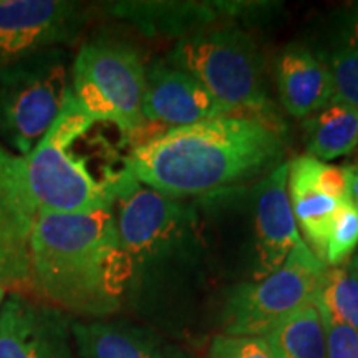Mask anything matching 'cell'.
<instances>
[{
	"label": "cell",
	"instance_id": "cell-12",
	"mask_svg": "<svg viewBox=\"0 0 358 358\" xmlns=\"http://www.w3.org/2000/svg\"><path fill=\"white\" fill-rule=\"evenodd\" d=\"M236 111L214 98L198 80L168 62L158 60L146 70L143 101L146 123L174 129L231 116Z\"/></svg>",
	"mask_w": 358,
	"mask_h": 358
},
{
	"label": "cell",
	"instance_id": "cell-7",
	"mask_svg": "<svg viewBox=\"0 0 358 358\" xmlns=\"http://www.w3.org/2000/svg\"><path fill=\"white\" fill-rule=\"evenodd\" d=\"M164 62L186 71L231 108H267L262 53L254 38L237 25H216L187 35Z\"/></svg>",
	"mask_w": 358,
	"mask_h": 358
},
{
	"label": "cell",
	"instance_id": "cell-2",
	"mask_svg": "<svg viewBox=\"0 0 358 358\" xmlns=\"http://www.w3.org/2000/svg\"><path fill=\"white\" fill-rule=\"evenodd\" d=\"M113 208L93 213H38L30 234L29 297L62 312L105 317L131 287Z\"/></svg>",
	"mask_w": 358,
	"mask_h": 358
},
{
	"label": "cell",
	"instance_id": "cell-22",
	"mask_svg": "<svg viewBox=\"0 0 358 358\" xmlns=\"http://www.w3.org/2000/svg\"><path fill=\"white\" fill-rule=\"evenodd\" d=\"M358 245V211L352 203H342L335 213L327 237L325 266L337 267L353 256Z\"/></svg>",
	"mask_w": 358,
	"mask_h": 358
},
{
	"label": "cell",
	"instance_id": "cell-9",
	"mask_svg": "<svg viewBox=\"0 0 358 358\" xmlns=\"http://www.w3.org/2000/svg\"><path fill=\"white\" fill-rule=\"evenodd\" d=\"M88 8L69 0H0V64L75 43Z\"/></svg>",
	"mask_w": 358,
	"mask_h": 358
},
{
	"label": "cell",
	"instance_id": "cell-8",
	"mask_svg": "<svg viewBox=\"0 0 358 358\" xmlns=\"http://www.w3.org/2000/svg\"><path fill=\"white\" fill-rule=\"evenodd\" d=\"M325 271V264L302 241L274 274L232 290L224 307V335L264 338L315 301Z\"/></svg>",
	"mask_w": 358,
	"mask_h": 358
},
{
	"label": "cell",
	"instance_id": "cell-25",
	"mask_svg": "<svg viewBox=\"0 0 358 358\" xmlns=\"http://www.w3.org/2000/svg\"><path fill=\"white\" fill-rule=\"evenodd\" d=\"M313 182L322 192L340 203L348 201V182H350V168H338L325 164L315 159L313 163Z\"/></svg>",
	"mask_w": 358,
	"mask_h": 358
},
{
	"label": "cell",
	"instance_id": "cell-26",
	"mask_svg": "<svg viewBox=\"0 0 358 358\" xmlns=\"http://www.w3.org/2000/svg\"><path fill=\"white\" fill-rule=\"evenodd\" d=\"M348 201L358 211V168H350V182H348Z\"/></svg>",
	"mask_w": 358,
	"mask_h": 358
},
{
	"label": "cell",
	"instance_id": "cell-5",
	"mask_svg": "<svg viewBox=\"0 0 358 358\" xmlns=\"http://www.w3.org/2000/svg\"><path fill=\"white\" fill-rule=\"evenodd\" d=\"M71 92L65 48H50L0 64V145L27 156L50 129Z\"/></svg>",
	"mask_w": 358,
	"mask_h": 358
},
{
	"label": "cell",
	"instance_id": "cell-18",
	"mask_svg": "<svg viewBox=\"0 0 358 358\" xmlns=\"http://www.w3.org/2000/svg\"><path fill=\"white\" fill-rule=\"evenodd\" d=\"M310 158L330 161L352 153L358 145V110L334 100L303 124Z\"/></svg>",
	"mask_w": 358,
	"mask_h": 358
},
{
	"label": "cell",
	"instance_id": "cell-20",
	"mask_svg": "<svg viewBox=\"0 0 358 358\" xmlns=\"http://www.w3.org/2000/svg\"><path fill=\"white\" fill-rule=\"evenodd\" d=\"M264 340L274 358H329L325 324L317 299L282 322Z\"/></svg>",
	"mask_w": 358,
	"mask_h": 358
},
{
	"label": "cell",
	"instance_id": "cell-10",
	"mask_svg": "<svg viewBox=\"0 0 358 358\" xmlns=\"http://www.w3.org/2000/svg\"><path fill=\"white\" fill-rule=\"evenodd\" d=\"M65 312L8 292L0 308V358H73Z\"/></svg>",
	"mask_w": 358,
	"mask_h": 358
},
{
	"label": "cell",
	"instance_id": "cell-1",
	"mask_svg": "<svg viewBox=\"0 0 358 358\" xmlns=\"http://www.w3.org/2000/svg\"><path fill=\"white\" fill-rule=\"evenodd\" d=\"M284 138L254 116H221L174 128L129 151V169L141 186L173 199L217 192L282 164Z\"/></svg>",
	"mask_w": 358,
	"mask_h": 358
},
{
	"label": "cell",
	"instance_id": "cell-24",
	"mask_svg": "<svg viewBox=\"0 0 358 358\" xmlns=\"http://www.w3.org/2000/svg\"><path fill=\"white\" fill-rule=\"evenodd\" d=\"M322 312V310H320ZM327 335V357L329 358H358V330L334 320L322 312Z\"/></svg>",
	"mask_w": 358,
	"mask_h": 358
},
{
	"label": "cell",
	"instance_id": "cell-16",
	"mask_svg": "<svg viewBox=\"0 0 358 358\" xmlns=\"http://www.w3.org/2000/svg\"><path fill=\"white\" fill-rule=\"evenodd\" d=\"M80 358H189L141 327L124 322H75Z\"/></svg>",
	"mask_w": 358,
	"mask_h": 358
},
{
	"label": "cell",
	"instance_id": "cell-6",
	"mask_svg": "<svg viewBox=\"0 0 358 358\" xmlns=\"http://www.w3.org/2000/svg\"><path fill=\"white\" fill-rule=\"evenodd\" d=\"M145 92V62L133 45L122 40H92L71 62V96L90 116L118 129L127 141L141 138L146 128Z\"/></svg>",
	"mask_w": 358,
	"mask_h": 358
},
{
	"label": "cell",
	"instance_id": "cell-21",
	"mask_svg": "<svg viewBox=\"0 0 358 358\" xmlns=\"http://www.w3.org/2000/svg\"><path fill=\"white\" fill-rule=\"evenodd\" d=\"M317 303L334 320L358 330V257H350L342 266L327 267Z\"/></svg>",
	"mask_w": 358,
	"mask_h": 358
},
{
	"label": "cell",
	"instance_id": "cell-15",
	"mask_svg": "<svg viewBox=\"0 0 358 358\" xmlns=\"http://www.w3.org/2000/svg\"><path fill=\"white\" fill-rule=\"evenodd\" d=\"M275 75L282 105L295 118H308L335 100L329 66L303 45L284 48L277 58Z\"/></svg>",
	"mask_w": 358,
	"mask_h": 358
},
{
	"label": "cell",
	"instance_id": "cell-19",
	"mask_svg": "<svg viewBox=\"0 0 358 358\" xmlns=\"http://www.w3.org/2000/svg\"><path fill=\"white\" fill-rule=\"evenodd\" d=\"M329 66L335 87V100L358 110V3L343 12L319 55Z\"/></svg>",
	"mask_w": 358,
	"mask_h": 358
},
{
	"label": "cell",
	"instance_id": "cell-4",
	"mask_svg": "<svg viewBox=\"0 0 358 358\" xmlns=\"http://www.w3.org/2000/svg\"><path fill=\"white\" fill-rule=\"evenodd\" d=\"M122 248L131 264L129 292L145 282L189 272L204 259L199 217L181 199L138 182L113 206Z\"/></svg>",
	"mask_w": 358,
	"mask_h": 358
},
{
	"label": "cell",
	"instance_id": "cell-13",
	"mask_svg": "<svg viewBox=\"0 0 358 358\" xmlns=\"http://www.w3.org/2000/svg\"><path fill=\"white\" fill-rule=\"evenodd\" d=\"M287 181L289 163H282L264 176L254 189V280L279 271L295 245L303 241L290 206Z\"/></svg>",
	"mask_w": 358,
	"mask_h": 358
},
{
	"label": "cell",
	"instance_id": "cell-3",
	"mask_svg": "<svg viewBox=\"0 0 358 358\" xmlns=\"http://www.w3.org/2000/svg\"><path fill=\"white\" fill-rule=\"evenodd\" d=\"M105 124L71 96L32 151L19 156L22 186L35 213L78 214L113 208L138 185Z\"/></svg>",
	"mask_w": 358,
	"mask_h": 358
},
{
	"label": "cell",
	"instance_id": "cell-27",
	"mask_svg": "<svg viewBox=\"0 0 358 358\" xmlns=\"http://www.w3.org/2000/svg\"><path fill=\"white\" fill-rule=\"evenodd\" d=\"M13 159H15V156L8 153V151L0 145V178L3 176V174L7 173V169L10 168V164L13 163Z\"/></svg>",
	"mask_w": 358,
	"mask_h": 358
},
{
	"label": "cell",
	"instance_id": "cell-17",
	"mask_svg": "<svg viewBox=\"0 0 358 358\" xmlns=\"http://www.w3.org/2000/svg\"><path fill=\"white\" fill-rule=\"evenodd\" d=\"M313 163L315 158L301 156L289 163V198L295 222H299L306 236L308 249L325 264L327 237L332 226L340 201L322 192L313 182Z\"/></svg>",
	"mask_w": 358,
	"mask_h": 358
},
{
	"label": "cell",
	"instance_id": "cell-28",
	"mask_svg": "<svg viewBox=\"0 0 358 358\" xmlns=\"http://www.w3.org/2000/svg\"><path fill=\"white\" fill-rule=\"evenodd\" d=\"M7 290L3 289V287H0V308H2V306H3V301H6V297H7Z\"/></svg>",
	"mask_w": 358,
	"mask_h": 358
},
{
	"label": "cell",
	"instance_id": "cell-23",
	"mask_svg": "<svg viewBox=\"0 0 358 358\" xmlns=\"http://www.w3.org/2000/svg\"><path fill=\"white\" fill-rule=\"evenodd\" d=\"M208 358H274L267 342L261 337L217 335L213 340Z\"/></svg>",
	"mask_w": 358,
	"mask_h": 358
},
{
	"label": "cell",
	"instance_id": "cell-11",
	"mask_svg": "<svg viewBox=\"0 0 358 358\" xmlns=\"http://www.w3.org/2000/svg\"><path fill=\"white\" fill-rule=\"evenodd\" d=\"M267 2H129L105 3V10L136 27L148 37H181L216 27L219 22L268 12Z\"/></svg>",
	"mask_w": 358,
	"mask_h": 358
},
{
	"label": "cell",
	"instance_id": "cell-14",
	"mask_svg": "<svg viewBox=\"0 0 358 358\" xmlns=\"http://www.w3.org/2000/svg\"><path fill=\"white\" fill-rule=\"evenodd\" d=\"M37 213L19 174V156L0 178V287L30 292V234Z\"/></svg>",
	"mask_w": 358,
	"mask_h": 358
}]
</instances>
